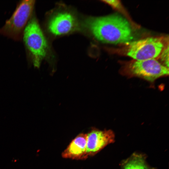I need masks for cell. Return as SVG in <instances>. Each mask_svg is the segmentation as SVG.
<instances>
[{
	"label": "cell",
	"mask_w": 169,
	"mask_h": 169,
	"mask_svg": "<svg viewBox=\"0 0 169 169\" xmlns=\"http://www.w3.org/2000/svg\"><path fill=\"white\" fill-rule=\"evenodd\" d=\"M103 1L110 5L114 8L120 9L121 8V4L119 0H103Z\"/></svg>",
	"instance_id": "11"
},
{
	"label": "cell",
	"mask_w": 169,
	"mask_h": 169,
	"mask_svg": "<svg viewBox=\"0 0 169 169\" xmlns=\"http://www.w3.org/2000/svg\"><path fill=\"white\" fill-rule=\"evenodd\" d=\"M146 156L144 154L134 153L129 158L122 161L121 169H156L150 166L146 161Z\"/></svg>",
	"instance_id": "9"
},
{
	"label": "cell",
	"mask_w": 169,
	"mask_h": 169,
	"mask_svg": "<svg viewBox=\"0 0 169 169\" xmlns=\"http://www.w3.org/2000/svg\"><path fill=\"white\" fill-rule=\"evenodd\" d=\"M86 159L94 156L107 145L114 143L115 135L111 130H100L95 128L87 134Z\"/></svg>",
	"instance_id": "6"
},
{
	"label": "cell",
	"mask_w": 169,
	"mask_h": 169,
	"mask_svg": "<svg viewBox=\"0 0 169 169\" xmlns=\"http://www.w3.org/2000/svg\"><path fill=\"white\" fill-rule=\"evenodd\" d=\"M35 1H20L9 19L0 28V34L14 40H22L24 30L34 13Z\"/></svg>",
	"instance_id": "3"
},
{
	"label": "cell",
	"mask_w": 169,
	"mask_h": 169,
	"mask_svg": "<svg viewBox=\"0 0 169 169\" xmlns=\"http://www.w3.org/2000/svg\"><path fill=\"white\" fill-rule=\"evenodd\" d=\"M165 41L161 38L151 37L131 41L126 54L136 60L156 59L166 45Z\"/></svg>",
	"instance_id": "5"
},
{
	"label": "cell",
	"mask_w": 169,
	"mask_h": 169,
	"mask_svg": "<svg viewBox=\"0 0 169 169\" xmlns=\"http://www.w3.org/2000/svg\"><path fill=\"white\" fill-rule=\"evenodd\" d=\"M87 141V134H79L62 152V157L74 160H85Z\"/></svg>",
	"instance_id": "8"
},
{
	"label": "cell",
	"mask_w": 169,
	"mask_h": 169,
	"mask_svg": "<svg viewBox=\"0 0 169 169\" xmlns=\"http://www.w3.org/2000/svg\"><path fill=\"white\" fill-rule=\"evenodd\" d=\"M163 65L169 69V44L166 45L158 57Z\"/></svg>",
	"instance_id": "10"
},
{
	"label": "cell",
	"mask_w": 169,
	"mask_h": 169,
	"mask_svg": "<svg viewBox=\"0 0 169 169\" xmlns=\"http://www.w3.org/2000/svg\"><path fill=\"white\" fill-rule=\"evenodd\" d=\"M74 16L67 12H61L54 15L49 21L47 27L49 31L57 36L68 33L77 27Z\"/></svg>",
	"instance_id": "7"
},
{
	"label": "cell",
	"mask_w": 169,
	"mask_h": 169,
	"mask_svg": "<svg viewBox=\"0 0 169 169\" xmlns=\"http://www.w3.org/2000/svg\"><path fill=\"white\" fill-rule=\"evenodd\" d=\"M128 77H136L149 81L154 82L157 79L169 74V69L156 59L131 61L126 64L122 71Z\"/></svg>",
	"instance_id": "4"
},
{
	"label": "cell",
	"mask_w": 169,
	"mask_h": 169,
	"mask_svg": "<svg viewBox=\"0 0 169 169\" xmlns=\"http://www.w3.org/2000/svg\"><path fill=\"white\" fill-rule=\"evenodd\" d=\"M85 25L97 39L104 43H127L133 38L130 23L118 14L89 18L85 20Z\"/></svg>",
	"instance_id": "1"
},
{
	"label": "cell",
	"mask_w": 169,
	"mask_h": 169,
	"mask_svg": "<svg viewBox=\"0 0 169 169\" xmlns=\"http://www.w3.org/2000/svg\"><path fill=\"white\" fill-rule=\"evenodd\" d=\"M29 62L39 67L46 58L48 46L47 41L34 13L25 28L22 38Z\"/></svg>",
	"instance_id": "2"
}]
</instances>
